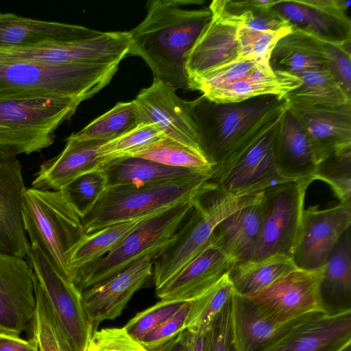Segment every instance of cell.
Returning a JSON list of instances; mask_svg holds the SVG:
<instances>
[{
    "label": "cell",
    "mask_w": 351,
    "mask_h": 351,
    "mask_svg": "<svg viewBox=\"0 0 351 351\" xmlns=\"http://www.w3.org/2000/svg\"><path fill=\"white\" fill-rule=\"evenodd\" d=\"M202 3L195 0L148 1L146 16L128 32V55L142 58L154 78L165 82L175 90H189L186 58L212 16L208 7L196 10L182 7Z\"/></svg>",
    "instance_id": "1"
},
{
    "label": "cell",
    "mask_w": 351,
    "mask_h": 351,
    "mask_svg": "<svg viewBox=\"0 0 351 351\" xmlns=\"http://www.w3.org/2000/svg\"><path fill=\"white\" fill-rule=\"evenodd\" d=\"M190 106L213 167L212 179L273 130L289 104L285 97L276 95L235 103H216L202 95L190 101Z\"/></svg>",
    "instance_id": "2"
},
{
    "label": "cell",
    "mask_w": 351,
    "mask_h": 351,
    "mask_svg": "<svg viewBox=\"0 0 351 351\" xmlns=\"http://www.w3.org/2000/svg\"><path fill=\"white\" fill-rule=\"evenodd\" d=\"M119 65L49 64L0 56V99L66 97L83 101L110 83Z\"/></svg>",
    "instance_id": "3"
},
{
    "label": "cell",
    "mask_w": 351,
    "mask_h": 351,
    "mask_svg": "<svg viewBox=\"0 0 351 351\" xmlns=\"http://www.w3.org/2000/svg\"><path fill=\"white\" fill-rule=\"evenodd\" d=\"M212 176L173 179L144 185L108 186L90 212L81 219L85 234L150 215L208 189Z\"/></svg>",
    "instance_id": "4"
},
{
    "label": "cell",
    "mask_w": 351,
    "mask_h": 351,
    "mask_svg": "<svg viewBox=\"0 0 351 351\" xmlns=\"http://www.w3.org/2000/svg\"><path fill=\"white\" fill-rule=\"evenodd\" d=\"M259 193L234 196L221 192L212 183L208 189L197 195L191 211L172 241L154 261L153 278L156 290L209 245L217 226L223 219L253 202Z\"/></svg>",
    "instance_id": "5"
},
{
    "label": "cell",
    "mask_w": 351,
    "mask_h": 351,
    "mask_svg": "<svg viewBox=\"0 0 351 351\" xmlns=\"http://www.w3.org/2000/svg\"><path fill=\"white\" fill-rule=\"evenodd\" d=\"M22 213L30 245L38 247L60 274L73 280L71 255L85 234L80 215L60 191L34 188L24 192Z\"/></svg>",
    "instance_id": "6"
},
{
    "label": "cell",
    "mask_w": 351,
    "mask_h": 351,
    "mask_svg": "<svg viewBox=\"0 0 351 351\" xmlns=\"http://www.w3.org/2000/svg\"><path fill=\"white\" fill-rule=\"evenodd\" d=\"M81 102L66 97L0 99V150L16 156L47 148Z\"/></svg>",
    "instance_id": "7"
},
{
    "label": "cell",
    "mask_w": 351,
    "mask_h": 351,
    "mask_svg": "<svg viewBox=\"0 0 351 351\" xmlns=\"http://www.w3.org/2000/svg\"><path fill=\"white\" fill-rule=\"evenodd\" d=\"M195 197L143 219L110 252L77 271L73 282L77 289L82 292L112 277L146 254L162 251L191 211Z\"/></svg>",
    "instance_id": "8"
},
{
    "label": "cell",
    "mask_w": 351,
    "mask_h": 351,
    "mask_svg": "<svg viewBox=\"0 0 351 351\" xmlns=\"http://www.w3.org/2000/svg\"><path fill=\"white\" fill-rule=\"evenodd\" d=\"M311 178L277 184L263 191L262 221L254 260L274 254L292 257L298 236L306 192Z\"/></svg>",
    "instance_id": "9"
},
{
    "label": "cell",
    "mask_w": 351,
    "mask_h": 351,
    "mask_svg": "<svg viewBox=\"0 0 351 351\" xmlns=\"http://www.w3.org/2000/svg\"><path fill=\"white\" fill-rule=\"evenodd\" d=\"M324 265L311 269L296 268L263 289L243 296L265 317L285 322L328 311L321 285Z\"/></svg>",
    "instance_id": "10"
},
{
    "label": "cell",
    "mask_w": 351,
    "mask_h": 351,
    "mask_svg": "<svg viewBox=\"0 0 351 351\" xmlns=\"http://www.w3.org/2000/svg\"><path fill=\"white\" fill-rule=\"evenodd\" d=\"M27 261L73 351H85L94 329L86 315L82 292L36 245H31Z\"/></svg>",
    "instance_id": "11"
},
{
    "label": "cell",
    "mask_w": 351,
    "mask_h": 351,
    "mask_svg": "<svg viewBox=\"0 0 351 351\" xmlns=\"http://www.w3.org/2000/svg\"><path fill=\"white\" fill-rule=\"evenodd\" d=\"M129 42L128 32H108L73 42L0 48V56L49 64H119L128 55Z\"/></svg>",
    "instance_id": "12"
},
{
    "label": "cell",
    "mask_w": 351,
    "mask_h": 351,
    "mask_svg": "<svg viewBox=\"0 0 351 351\" xmlns=\"http://www.w3.org/2000/svg\"><path fill=\"white\" fill-rule=\"evenodd\" d=\"M133 101L140 124L154 123L166 137L205 156L190 101L178 97L171 86L154 78L152 85L141 89Z\"/></svg>",
    "instance_id": "13"
},
{
    "label": "cell",
    "mask_w": 351,
    "mask_h": 351,
    "mask_svg": "<svg viewBox=\"0 0 351 351\" xmlns=\"http://www.w3.org/2000/svg\"><path fill=\"white\" fill-rule=\"evenodd\" d=\"M351 203L339 202L320 209H304L292 258L298 268L311 269L325 265L341 235L350 228Z\"/></svg>",
    "instance_id": "14"
},
{
    "label": "cell",
    "mask_w": 351,
    "mask_h": 351,
    "mask_svg": "<svg viewBox=\"0 0 351 351\" xmlns=\"http://www.w3.org/2000/svg\"><path fill=\"white\" fill-rule=\"evenodd\" d=\"M161 252L146 254L112 277L82 292L85 313L93 329L100 322L121 315L133 295L153 276L154 261Z\"/></svg>",
    "instance_id": "15"
},
{
    "label": "cell",
    "mask_w": 351,
    "mask_h": 351,
    "mask_svg": "<svg viewBox=\"0 0 351 351\" xmlns=\"http://www.w3.org/2000/svg\"><path fill=\"white\" fill-rule=\"evenodd\" d=\"M34 272L23 258L0 252V332L20 336L36 309Z\"/></svg>",
    "instance_id": "16"
},
{
    "label": "cell",
    "mask_w": 351,
    "mask_h": 351,
    "mask_svg": "<svg viewBox=\"0 0 351 351\" xmlns=\"http://www.w3.org/2000/svg\"><path fill=\"white\" fill-rule=\"evenodd\" d=\"M276 127L234 162L210 179L218 190L234 196H245L288 182L280 176L274 157L273 140Z\"/></svg>",
    "instance_id": "17"
},
{
    "label": "cell",
    "mask_w": 351,
    "mask_h": 351,
    "mask_svg": "<svg viewBox=\"0 0 351 351\" xmlns=\"http://www.w3.org/2000/svg\"><path fill=\"white\" fill-rule=\"evenodd\" d=\"M350 345L348 307L311 315L261 351H343Z\"/></svg>",
    "instance_id": "18"
},
{
    "label": "cell",
    "mask_w": 351,
    "mask_h": 351,
    "mask_svg": "<svg viewBox=\"0 0 351 351\" xmlns=\"http://www.w3.org/2000/svg\"><path fill=\"white\" fill-rule=\"evenodd\" d=\"M351 1L278 0V13L293 27L324 42L351 40V21L347 15Z\"/></svg>",
    "instance_id": "19"
},
{
    "label": "cell",
    "mask_w": 351,
    "mask_h": 351,
    "mask_svg": "<svg viewBox=\"0 0 351 351\" xmlns=\"http://www.w3.org/2000/svg\"><path fill=\"white\" fill-rule=\"evenodd\" d=\"M25 189L19 160L0 150V252L23 258L31 247L22 213Z\"/></svg>",
    "instance_id": "20"
},
{
    "label": "cell",
    "mask_w": 351,
    "mask_h": 351,
    "mask_svg": "<svg viewBox=\"0 0 351 351\" xmlns=\"http://www.w3.org/2000/svg\"><path fill=\"white\" fill-rule=\"evenodd\" d=\"M289 108L307 136L317 165L351 147V104L336 108L289 104Z\"/></svg>",
    "instance_id": "21"
},
{
    "label": "cell",
    "mask_w": 351,
    "mask_h": 351,
    "mask_svg": "<svg viewBox=\"0 0 351 351\" xmlns=\"http://www.w3.org/2000/svg\"><path fill=\"white\" fill-rule=\"evenodd\" d=\"M234 261L213 241L180 272L156 290L160 300L191 302L230 271Z\"/></svg>",
    "instance_id": "22"
},
{
    "label": "cell",
    "mask_w": 351,
    "mask_h": 351,
    "mask_svg": "<svg viewBox=\"0 0 351 351\" xmlns=\"http://www.w3.org/2000/svg\"><path fill=\"white\" fill-rule=\"evenodd\" d=\"M83 26L0 12V48H19L68 43L102 34Z\"/></svg>",
    "instance_id": "23"
},
{
    "label": "cell",
    "mask_w": 351,
    "mask_h": 351,
    "mask_svg": "<svg viewBox=\"0 0 351 351\" xmlns=\"http://www.w3.org/2000/svg\"><path fill=\"white\" fill-rule=\"evenodd\" d=\"M104 142L78 141L67 137L62 151L40 165L32 182V188L60 191L77 177L100 169L108 162L97 154Z\"/></svg>",
    "instance_id": "24"
},
{
    "label": "cell",
    "mask_w": 351,
    "mask_h": 351,
    "mask_svg": "<svg viewBox=\"0 0 351 351\" xmlns=\"http://www.w3.org/2000/svg\"><path fill=\"white\" fill-rule=\"evenodd\" d=\"M273 153L279 174L285 181L313 179L317 167L314 155L302 126L289 106L275 128Z\"/></svg>",
    "instance_id": "25"
},
{
    "label": "cell",
    "mask_w": 351,
    "mask_h": 351,
    "mask_svg": "<svg viewBox=\"0 0 351 351\" xmlns=\"http://www.w3.org/2000/svg\"><path fill=\"white\" fill-rule=\"evenodd\" d=\"M311 315L285 322L274 321L263 316L246 298L234 292L231 298L233 350L261 351Z\"/></svg>",
    "instance_id": "26"
},
{
    "label": "cell",
    "mask_w": 351,
    "mask_h": 351,
    "mask_svg": "<svg viewBox=\"0 0 351 351\" xmlns=\"http://www.w3.org/2000/svg\"><path fill=\"white\" fill-rule=\"evenodd\" d=\"M263 191L251 203L229 215L217 226L213 239L237 263L254 259L261 233Z\"/></svg>",
    "instance_id": "27"
},
{
    "label": "cell",
    "mask_w": 351,
    "mask_h": 351,
    "mask_svg": "<svg viewBox=\"0 0 351 351\" xmlns=\"http://www.w3.org/2000/svg\"><path fill=\"white\" fill-rule=\"evenodd\" d=\"M238 26L212 14L186 58L189 79L236 60Z\"/></svg>",
    "instance_id": "28"
},
{
    "label": "cell",
    "mask_w": 351,
    "mask_h": 351,
    "mask_svg": "<svg viewBox=\"0 0 351 351\" xmlns=\"http://www.w3.org/2000/svg\"><path fill=\"white\" fill-rule=\"evenodd\" d=\"M295 75L274 71L270 65L227 85L209 90L202 95L216 103H235L264 95L285 97L301 86Z\"/></svg>",
    "instance_id": "29"
},
{
    "label": "cell",
    "mask_w": 351,
    "mask_h": 351,
    "mask_svg": "<svg viewBox=\"0 0 351 351\" xmlns=\"http://www.w3.org/2000/svg\"><path fill=\"white\" fill-rule=\"evenodd\" d=\"M269 62L273 71L293 75L328 69L324 41L303 30L293 29L276 44Z\"/></svg>",
    "instance_id": "30"
},
{
    "label": "cell",
    "mask_w": 351,
    "mask_h": 351,
    "mask_svg": "<svg viewBox=\"0 0 351 351\" xmlns=\"http://www.w3.org/2000/svg\"><path fill=\"white\" fill-rule=\"evenodd\" d=\"M100 169L106 177L108 186L144 185L173 179L213 174L211 169L174 167L136 157L111 160Z\"/></svg>",
    "instance_id": "31"
},
{
    "label": "cell",
    "mask_w": 351,
    "mask_h": 351,
    "mask_svg": "<svg viewBox=\"0 0 351 351\" xmlns=\"http://www.w3.org/2000/svg\"><path fill=\"white\" fill-rule=\"evenodd\" d=\"M275 0H214L208 6L213 14L254 31L292 30L293 28L275 9Z\"/></svg>",
    "instance_id": "32"
},
{
    "label": "cell",
    "mask_w": 351,
    "mask_h": 351,
    "mask_svg": "<svg viewBox=\"0 0 351 351\" xmlns=\"http://www.w3.org/2000/svg\"><path fill=\"white\" fill-rule=\"evenodd\" d=\"M298 268L291 256L274 254L234 263L228 272L234 292L241 296L256 293Z\"/></svg>",
    "instance_id": "33"
},
{
    "label": "cell",
    "mask_w": 351,
    "mask_h": 351,
    "mask_svg": "<svg viewBox=\"0 0 351 351\" xmlns=\"http://www.w3.org/2000/svg\"><path fill=\"white\" fill-rule=\"evenodd\" d=\"M301 86L289 93L285 98L297 106L336 108L351 104L348 95L328 69L295 74Z\"/></svg>",
    "instance_id": "34"
},
{
    "label": "cell",
    "mask_w": 351,
    "mask_h": 351,
    "mask_svg": "<svg viewBox=\"0 0 351 351\" xmlns=\"http://www.w3.org/2000/svg\"><path fill=\"white\" fill-rule=\"evenodd\" d=\"M147 216L85 234L75 246L71 255L73 280L78 269L110 252Z\"/></svg>",
    "instance_id": "35"
},
{
    "label": "cell",
    "mask_w": 351,
    "mask_h": 351,
    "mask_svg": "<svg viewBox=\"0 0 351 351\" xmlns=\"http://www.w3.org/2000/svg\"><path fill=\"white\" fill-rule=\"evenodd\" d=\"M234 292L228 272L204 294L191 302L185 329L195 335L209 332Z\"/></svg>",
    "instance_id": "36"
},
{
    "label": "cell",
    "mask_w": 351,
    "mask_h": 351,
    "mask_svg": "<svg viewBox=\"0 0 351 351\" xmlns=\"http://www.w3.org/2000/svg\"><path fill=\"white\" fill-rule=\"evenodd\" d=\"M139 123L134 101L119 102L77 132L69 136L78 141H108L134 128Z\"/></svg>",
    "instance_id": "37"
},
{
    "label": "cell",
    "mask_w": 351,
    "mask_h": 351,
    "mask_svg": "<svg viewBox=\"0 0 351 351\" xmlns=\"http://www.w3.org/2000/svg\"><path fill=\"white\" fill-rule=\"evenodd\" d=\"M322 294L350 299L351 239L350 228L340 237L329 253L321 285Z\"/></svg>",
    "instance_id": "38"
},
{
    "label": "cell",
    "mask_w": 351,
    "mask_h": 351,
    "mask_svg": "<svg viewBox=\"0 0 351 351\" xmlns=\"http://www.w3.org/2000/svg\"><path fill=\"white\" fill-rule=\"evenodd\" d=\"M36 309L33 337L38 351H73L34 274Z\"/></svg>",
    "instance_id": "39"
},
{
    "label": "cell",
    "mask_w": 351,
    "mask_h": 351,
    "mask_svg": "<svg viewBox=\"0 0 351 351\" xmlns=\"http://www.w3.org/2000/svg\"><path fill=\"white\" fill-rule=\"evenodd\" d=\"M130 157L174 167L213 170L211 164L204 154L166 136Z\"/></svg>",
    "instance_id": "40"
},
{
    "label": "cell",
    "mask_w": 351,
    "mask_h": 351,
    "mask_svg": "<svg viewBox=\"0 0 351 351\" xmlns=\"http://www.w3.org/2000/svg\"><path fill=\"white\" fill-rule=\"evenodd\" d=\"M164 137L165 135L156 124L141 123L121 136L104 142L97 154L108 162L128 158Z\"/></svg>",
    "instance_id": "41"
},
{
    "label": "cell",
    "mask_w": 351,
    "mask_h": 351,
    "mask_svg": "<svg viewBox=\"0 0 351 351\" xmlns=\"http://www.w3.org/2000/svg\"><path fill=\"white\" fill-rule=\"evenodd\" d=\"M313 178L327 183L339 202L351 203V147L317 164Z\"/></svg>",
    "instance_id": "42"
},
{
    "label": "cell",
    "mask_w": 351,
    "mask_h": 351,
    "mask_svg": "<svg viewBox=\"0 0 351 351\" xmlns=\"http://www.w3.org/2000/svg\"><path fill=\"white\" fill-rule=\"evenodd\" d=\"M107 186L104 173L98 169L77 177L60 191L82 219L93 208Z\"/></svg>",
    "instance_id": "43"
},
{
    "label": "cell",
    "mask_w": 351,
    "mask_h": 351,
    "mask_svg": "<svg viewBox=\"0 0 351 351\" xmlns=\"http://www.w3.org/2000/svg\"><path fill=\"white\" fill-rule=\"evenodd\" d=\"M267 65H269V62L236 60L189 79V90H198L203 94L242 79Z\"/></svg>",
    "instance_id": "44"
},
{
    "label": "cell",
    "mask_w": 351,
    "mask_h": 351,
    "mask_svg": "<svg viewBox=\"0 0 351 351\" xmlns=\"http://www.w3.org/2000/svg\"><path fill=\"white\" fill-rule=\"evenodd\" d=\"M291 31H254L239 27L237 60L269 62L276 44Z\"/></svg>",
    "instance_id": "45"
},
{
    "label": "cell",
    "mask_w": 351,
    "mask_h": 351,
    "mask_svg": "<svg viewBox=\"0 0 351 351\" xmlns=\"http://www.w3.org/2000/svg\"><path fill=\"white\" fill-rule=\"evenodd\" d=\"M184 302L160 300L136 313L124 327L132 337L140 341L149 332L173 315Z\"/></svg>",
    "instance_id": "46"
},
{
    "label": "cell",
    "mask_w": 351,
    "mask_h": 351,
    "mask_svg": "<svg viewBox=\"0 0 351 351\" xmlns=\"http://www.w3.org/2000/svg\"><path fill=\"white\" fill-rule=\"evenodd\" d=\"M85 351H149L123 327L94 330Z\"/></svg>",
    "instance_id": "47"
},
{
    "label": "cell",
    "mask_w": 351,
    "mask_h": 351,
    "mask_svg": "<svg viewBox=\"0 0 351 351\" xmlns=\"http://www.w3.org/2000/svg\"><path fill=\"white\" fill-rule=\"evenodd\" d=\"M351 40L324 42L327 68L343 90L351 96Z\"/></svg>",
    "instance_id": "48"
},
{
    "label": "cell",
    "mask_w": 351,
    "mask_h": 351,
    "mask_svg": "<svg viewBox=\"0 0 351 351\" xmlns=\"http://www.w3.org/2000/svg\"><path fill=\"white\" fill-rule=\"evenodd\" d=\"M191 302H184L170 317L149 332L140 342L148 350H154L185 330V322Z\"/></svg>",
    "instance_id": "49"
},
{
    "label": "cell",
    "mask_w": 351,
    "mask_h": 351,
    "mask_svg": "<svg viewBox=\"0 0 351 351\" xmlns=\"http://www.w3.org/2000/svg\"><path fill=\"white\" fill-rule=\"evenodd\" d=\"M207 351H232L231 299L223 307L208 332Z\"/></svg>",
    "instance_id": "50"
},
{
    "label": "cell",
    "mask_w": 351,
    "mask_h": 351,
    "mask_svg": "<svg viewBox=\"0 0 351 351\" xmlns=\"http://www.w3.org/2000/svg\"><path fill=\"white\" fill-rule=\"evenodd\" d=\"M0 351H38V347L33 336L24 339L20 336L0 332Z\"/></svg>",
    "instance_id": "51"
},
{
    "label": "cell",
    "mask_w": 351,
    "mask_h": 351,
    "mask_svg": "<svg viewBox=\"0 0 351 351\" xmlns=\"http://www.w3.org/2000/svg\"><path fill=\"white\" fill-rule=\"evenodd\" d=\"M194 335L184 330L163 346L152 351H192Z\"/></svg>",
    "instance_id": "52"
},
{
    "label": "cell",
    "mask_w": 351,
    "mask_h": 351,
    "mask_svg": "<svg viewBox=\"0 0 351 351\" xmlns=\"http://www.w3.org/2000/svg\"><path fill=\"white\" fill-rule=\"evenodd\" d=\"M208 332L202 335H194L192 351H207Z\"/></svg>",
    "instance_id": "53"
},
{
    "label": "cell",
    "mask_w": 351,
    "mask_h": 351,
    "mask_svg": "<svg viewBox=\"0 0 351 351\" xmlns=\"http://www.w3.org/2000/svg\"><path fill=\"white\" fill-rule=\"evenodd\" d=\"M343 351H351V345L348 346L345 350Z\"/></svg>",
    "instance_id": "54"
},
{
    "label": "cell",
    "mask_w": 351,
    "mask_h": 351,
    "mask_svg": "<svg viewBox=\"0 0 351 351\" xmlns=\"http://www.w3.org/2000/svg\"><path fill=\"white\" fill-rule=\"evenodd\" d=\"M232 351H234V350H233V348H232Z\"/></svg>",
    "instance_id": "55"
}]
</instances>
